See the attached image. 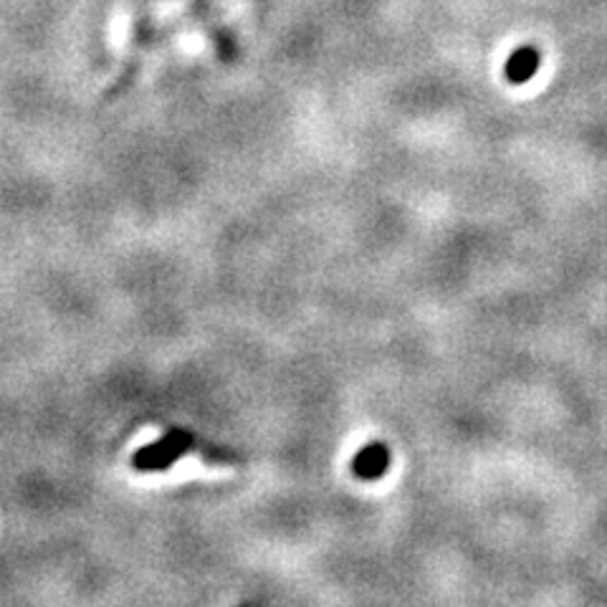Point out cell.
<instances>
[{
	"instance_id": "cell-4",
	"label": "cell",
	"mask_w": 607,
	"mask_h": 607,
	"mask_svg": "<svg viewBox=\"0 0 607 607\" xmlns=\"http://www.w3.org/2000/svg\"><path fill=\"white\" fill-rule=\"evenodd\" d=\"M241 607H256V605H241Z\"/></svg>"
},
{
	"instance_id": "cell-1",
	"label": "cell",
	"mask_w": 607,
	"mask_h": 607,
	"mask_svg": "<svg viewBox=\"0 0 607 607\" xmlns=\"http://www.w3.org/2000/svg\"><path fill=\"white\" fill-rule=\"evenodd\" d=\"M193 445H195L193 432L172 428V430H167L163 438L152 440L150 445L140 448V451L132 455V468L142 470V474H152V470H167L175 461L193 451Z\"/></svg>"
},
{
	"instance_id": "cell-3",
	"label": "cell",
	"mask_w": 607,
	"mask_h": 607,
	"mask_svg": "<svg viewBox=\"0 0 607 607\" xmlns=\"http://www.w3.org/2000/svg\"><path fill=\"white\" fill-rule=\"evenodd\" d=\"M539 61H542V56H539L534 46H521V49H516L506 61V81L514 83V87H521V83L531 81L539 72Z\"/></svg>"
},
{
	"instance_id": "cell-2",
	"label": "cell",
	"mask_w": 607,
	"mask_h": 607,
	"mask_svg": "<svg viewBox=\"0 0 607 607\" xmlns=\"http://www.w3.org/2000/svg\"><path fill=\"white\" fill-rule=\"evenodd\" d=\"M390 468V451L379 440H372L364 448H360L352 461V474L362 481H377Z\"/></svg>"
}]
</instances>
